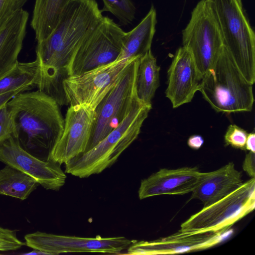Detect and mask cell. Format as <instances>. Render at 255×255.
Masks as SVG:
<instances>
[{"mask_svg":"<svg viewBox=\"0 0 255 255\" xmlns=\"http://www.w3.org/2000/svg\"><path fill=\"white\" fill-rule=\"evenodd\" d=\"M103 16L95 0H71L54 31L38 42V90L58 103L65 98L63 80L78 47L100 22Z\"/></svg>","mask_w":255,"mask_h":255,"instance_id":"obj_1","label":"cell"},{"mask_svg":"<svg viewBox=\"0 0 255 255\" xmlns=\"http://www.w3.org/2000/svg\"><path fill=\"white\" fill-rule=\"evenodd\" d=\"M5 105L13 121L12 136L25 151L47 160L64 129V119L60 105L39 90L20 93Z\"/></svg>","mask_w":255,"mask_h":255,"instance_id":"obj_2","label":"cell"},{"mask_svg":"<svg viewBox=\"0 0 255 255\" xmlns=\"http://www.w3.org/2000/svg\"><path fill=\"white\" fill-rule=\"evenodd\" d=\"M151 108L139 101L127 117L95 146L66 161L65 172L87 178L110 167L137 138Z\"/></svg>","mask_w":255,"mask_h":255,"instance_id":"obj_3","label":"cell"},{"mask_svg":"<svg viewBox=\"0 0 255 255\" xmlns=\"http://www.w3.org/2000/svg\"><path fill=\"white\" fill-rule=\"evenodd\" d=\"M220 32L224 47L246 80L255 82V34L242 0H205Z\"/></svg>","mask_w":255,"mask_h":255,"instance_id":"obj_4","label":"cell"},{"mask_svg":"<svg viewBox=\"0 0 255 255\" xmlns=\"http://www.w3.org/2000/svg\"><path fill=\"white\" fill-rule=\"evenodd\" d=\"M199 91L217 112L252 110L253 84L246 80L224 47L213 67L203 76Z\"/></svg>","mask_w":255,"mask_h":255,"instance_id":"obj_5","label":"cell"},{"mask_svg":"<svg viewBox=\"0 0 255 255\" xmlns=\"http://www.w3.org/2000/svg\"><path fill=\"white\" fill-rule=\"evenodd\" d=\"M139 58L129 63L96 107L92 133L85 151L95 146L115 128L139 101L136 92Z\"/></svg>","mask_w":255,"mask_h":255,"instance_id":"obj_6","label":"cell"},{"mask_svg":"<svg viewBox=\"0 0 255 255\" xmlns=\"http://www.w3.org/2000/svg\"><path fill=\"white\" fill-rule=\"evenodd\" d=\"M255 208V178L191 215L180 225L188 232H217L231 228Z\"/></svg>","mask_w":255,"mask_h":255,"instance_id":"obj_7","label":"cell"},{"mask_svg":"<svg viewBox=\"0 0 255 255\" xmlns=\"http://www.w3.org/2000/svg\"><path fill=\"white\" fill-rule=\"evenodd\" d=\"M126 35L113 19L103 16L75 52L67 68L68 76H77L116 61Z\"/></svg>","mask_w":255,"mask_h":255,"instance_id":"obj_8","label":"cell"},{"mask_svg":"<svg viewBox=\"0 0 255 255\" xmlns=\"http://www.w3.org/2000/svg\"><path fill=\"white\" fill-rule=\"evenodd\" d=\"M183 46L192 53L203 76L215 63L224 47L222 38L205 0L198 2L182 31Z\"/></svg>","mask_w":255,"mask_h":255,"instance_id":"obj_9","label":"cell"},{"mask_svg":"<svg viewBox=\"0 0 255 255\" xmlns=\"http://www.w3.org/2000/svg\"><path fill=\"white\" fill-rule=\"evenodd\" d=\"M134 59L116 61L66 78L63 87L67 105H84L95 110L121 73Z\"/></svg>","mask_w":255,"mask_h":255,"instance_id":"obj_10","label":"cell"},{"mask_svg":"<svg viewBox=\"0 0 255 255\" xmlns=\"http://www.w3.org/2000/svg\"><path fill=\"white\" fill-rule=\"evenodd\" d=\"M24 239L27 247L48 255L68 253L119 254L127 250L134 241L124 237L84 238L40 231L26 234Z\"/></svg>","mask_w":255,"mask_h":255,"instance_id":"obj_11","label":"cell"},{"mask_svg":"<svg viewBox=\"0 0 255 255\" xmlns=\"http://www.w3.org/2000/svg\"><path fill=\"white\" fill-rule=\"evenodd\" d=\"M233 233L231 228L217 232H188L178 231L168 236L150 241L134 240L126 254L173 255L202 251L216 246Z\"/></svg>","mask_w":255,"mask_h":255,"instance_id":"obj_12","label":"cell"},{"mask_svg":"<svg viewBox=\"0 0 255 255\" xmlns=\"http://www.w3.org/2000/svg\"><path fill=\"white\" fill-rule=\"evenodd\" d=\"M95 110L84 105L70 106L64 129L48 155V160L61 164L85 152L95 120Z\"/></svg>","mask_w":255,"mask_h":255,"instance_id":"obj_13","label":"cell"},{"mask_svg":"<svg viewBox=\"0 0 255 255\" xmlns=\"http://www.w3.org/2000/svg\"><path fill=\"white\" fill-rule=\"evenodd\" d=\"M0 161L29 175L47 190L57 191L65 183L60 164L28 153L12 135L0 142Z\"/></svg>","mask_w":255,"mask_h":255,"instance_id":"obj_14","label":"cell"},{"mask_svg":"<svg viewBox=\"0 0 255 255\" xmlns=\"http://www.w3.org/2000/svg\"><path fill=\"white\" fill-rule=\"evenodd\" d=\"M166 97L176 108L190 102L201 88L203 76L190 50L182 46L176 51L167 71Z\"/></svg>","mask_w":255,"mask_h":255,"instance_id":"obj_15","label":"cell"},{"mask_svg":"<svg viewBox=\"0 0 255 255\" xmlns=\"http://www.w3.org/2000/svg\"><path fill=\"white\" fill-rule=\"evenodd\" d=\"M202 174L196 167L161 168L141 180L138 197L142 200L158 195H181L192 192Z\"/></svg>","mask_w":255,"mask_h":255,"instance_id":"obj_16","label":"cell"},{"mask_svg":"<svg viewBox=\"0 0 255 255\" xmlns=\"http://www.w3.org/2000/svg\"><path fill=\"white\" fill-rule=\"evenodd\" d=\"M243 183L241 172L230 162L215 171L203 172L190 199L199 200L204 207L207 206L228 195Z\"/></svg>","mask_w":255,"mask_h":255,"instance_id":"obj_17","label":"cell"},{"mask_svg":"<svg viewBox=\"0 0 255 255\" xmlns=\"http://www.w3.org/2000/svg\"><path fill=\"white\" fill-rule=\"evenodd\" d=\"M28 17V12L21 8L0 29V79L18 62Z\"/></svg>","mask_w":255,"mask_h":255,"instance_id":"obj_18","label":"cell"},{"mask_svg":"<svg viewBox=\"0 0 255 255\" xmlns=\"http://www.w3.org/2000/svg\"><path fill=\"white\" fill-rule=\"evenodd\" d=\"M156 24V10L151 5L147 14L138 24L126 32L123 48L116 61L140 57L151 50Z\"/></svg>","mask_w":255,"mask_h":255,"instance_id":"obj_19","label":"cell"},{"mask_svg":"<svg viewBox=\"0 0 255 255\" xmlns=\"http://www.w3.org/2000/svg\"><path fill=\"white\" fill-rule=\"evenodd\" d=\"M71 0H35L31 25L38 42L47 38L56 27Z\"/></svg>","mask_w":255,"mask_h":255,"instance_id":"obj_20","label":"cell"},{"mask_svg":"<svg viewBox=\"0 0 255 255\" xmlns=\"http://www.w3.org/2000/svg\"><path fill=\"white\" fill-rule=\"evenodd\" d=\"M160 68L151 50L139 59L136 76V92L139 101L152 106L151 101L160 85Z\"/></svg>","mask_w":255,"mask_h":255,"instance_id":"obj_21","label":"cell"},{"mask_svg":"<svg viewBox=\"0 0 255 255\" xmlns=\"http://www.w3.org/2000/svg\"><path fill=\"white\" fill-rule=\"evenodd\" d=\"M38 185L33 178L11 166L6 165L0 170V195L24 200Z\"/></svg>","mask_w":255,"mask_h":255,"instance_id":"obj_22","label":"cell"},{"mask_svg":"<svg viewBox=\"0 0 255 255\" xmlns=\"http://www.w3.org/2000/svg\"><path fill=\"white\" fill-rule=\"evenodd\" d=\"M38 63L36 59L28 62H17L0 79V95L17 89L37 86Z\"/></svg>","mask_w":255,"mask_h":255,"instance_id":"obj_23","label":"cell"},{"mask_svg":"<svg viewBox=\"0 0 255 255\" xmlns=\"http://www.w3.org/2000/svg\"><path fill=\"white\" fill-rule=\"evenodd\" d=\"M102 12L109 11L123 25L130 24L134 19L135 7L131 0H103Z\"/></svg>","mask_w":255,"mask_h":255,"instance_id":"obj_24","label":"cell"},{"mask_svg":"<svg viewBox=\"0 0 255 255\" xmlns=\"http://www.w3.org/2000/svg\"><path fill=\"white\" fill-rule=\"evenodd\" d=\"M248 132L243 128L231 124L229 126L224 135V141L226 145L242 150L245 149L246 141Z\"/></svg>","mask_w":255,"mask_h":255,"instance_id":"obj_25","label":"cell"},{"mask_svg":"<svg viewBox=\"0 0 255 255\" xmlns=\"http://www.w3.org/2000/svg\"><path fill=\"white\" fill-rule=\"evenodd\" d=\"M16 231L0 226V251H13L25 245L16 237Z\"/></svg>","mask_w":255,"mask_h":255,"instance_id":"obj_26","label":"cell"},{"mask_svg":"<svg viewBox=\"0 0 255 255\" xmlns=\"http://www.w3.org/2000/svg\"><path fill=\"white\" fill-rule=\"evenodd\" d=\"M26 0H0V29L20 9Z\"/></svg>","mask_w":255,"mask_h":255,"instance_id":"obj_27","label":"cell"},{"mask_svg":"<svg viewBox=\"0 0 255 255\" xmlns=\"http://www.w3.org/2000/svg\"><path fill=\"white\" fill-rule=\"evenodd\" d=\"M13 130L12 118L5 105L0 108V142L12 135Z\"/></svg>","mask_w":255,"mask_h":255,"instance_id":"obj_28","label":"cell"},{"mask_svg":"<svg viewBox=\"0 0 255 255\" xmlns=\"http://www.w3.org/2000/svg\"><path fill=\"white\" fill-rule=\"evenodd\" d=\"M243 169L251 178H255V153L249 151L243 163Z\"/></svg>","mask_w":255,"mask_h":255,"instance_id":"obj_29","label":"cell"},{"mask_svg":"<svg viewBox=\"0 0 255 255\" xmlns=\"http://www.w3.org/2000/svg\"><path fill=\"white\" fill-rule=\"evenodd\" d=\"M32 88V87H23L0 95V108L5 105L10 99L17 94Z\"/></svg>","mask_w":255,"mask_h":255,"instance_id":"obj_30","label":"cell"},{"mask_svg":"<svg viewBox=\"0 0 255 255\" xmlns=\"http://www.w3.org/2000/svg\"><path fill=\"white\" fill-rule=\"evenodd\" d=\"M204 142L203 137L200 135L194 134L190 136L188 140L187 144L192 149H198Z\"/></svg>","mask_w":255,"mask_h":255,"instance_id":"obj_31","label":"cell"},{"mask_svg":"<svg viewBox=\"0 0 255 255\" xmlns=\"http://www.w3.org/2000/svg\"><path fill=\"white\" fill-rule=\"evenodd\" d=\"M245 149L255 153V133H248L246 141Z\"/></svg>","mask_w":255,"mask_h":255,"instance_id":"obj_32","label":"cell"},{"mask_svg":"<svg viewBox=\"0 0 255 255\" xmlns=\"http://www.w3.org/2000/svg\"><path fill=\"white\" fill-rule=\"evenodd\" d=\"M33 251H31V252H30L29 253H27L23 254V255H48L47 253L43 252H41V251H40L39 250H34V249H33Z\"/></svg>","mask_w":255,"mask_h":255,"instance_id":"obj_33","label":"cell"}]
</instances>
